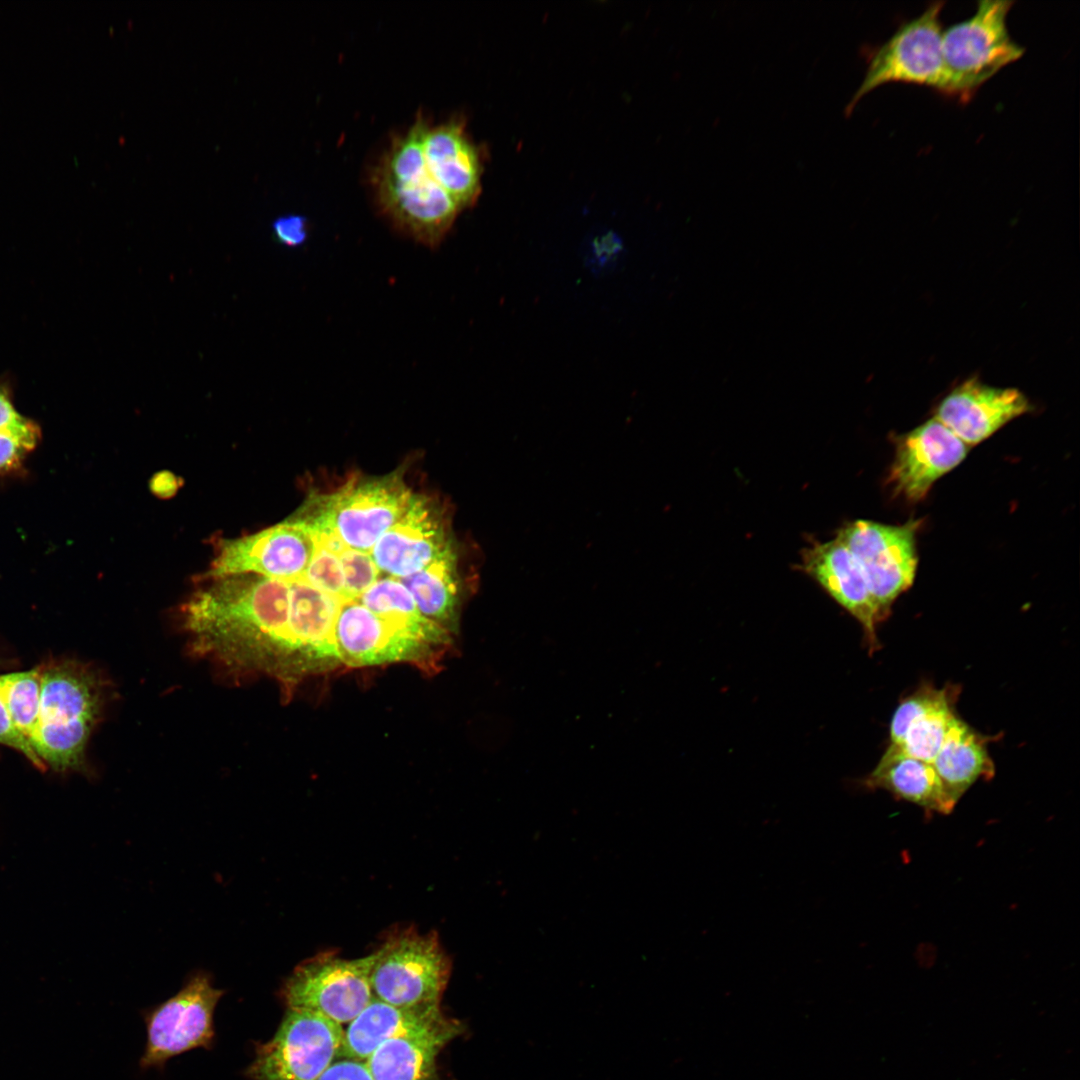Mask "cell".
Segmentation results:
<instances>
[{"instance_id":"ffe728a7","label":"cell","mask_w":1080,"mask_h":1080,"mask_svg":"<svg viewBox=\"0 0 1080 1080\" xmlns=\"http://www.w3.org/2000/svg\"><path fill=\"white\" fill-rule=\"evenodd\" d=\"M341 599L304 581L290 583V634L297 672L340 660L334 628Z\"/></svg>"},{"instance_id":"f1b7e54d","label":"cell","mask_w":1080,"mask_h":1080,"mask_svg":"<svg viewBox=\"0 0 1080 1080\" xmlns=\"http://www.w3.org/2000/svg\"><path fill=\"white\" fill-rule=\"evenodd\" d=\"M338 557L344 577L346 599L359 598L381 577L370 553L345 548Z\"/></svg>"},{"instance_id":"83f0119b","label":"cell","mask_w":1080,"mask_h":1080,"mask_svg":"<svg viewBox=\"0 0 1080 1080\" xmlns=\"http://www.w3.org/2000/svg\"><path fill=\"white\" fill-rule=\"evenodd\" d=\"M301 581L341 600L346 599L338 554L322 545L316 544L314 556Z\"/></svg>"},{"instance_id":"cb8c5ba5","label":"cell","mask_w":1080,"mask_h":1080,"mask_svg":"<svg viewBox=\"0 0 1080 1080\" xmlns=\"http://www.w3.org/2000/svg\"><path fill=\"white\" fill-rule=\"evenodd\" d=\"M357 599L383 620L433 647L448 641L447 629L421 614L413 596L397 578L380 577Z\"/></svg>"},{"instance_id":"7a4b0ae2","label":"cell","mask_w":1080,"mask_h":1080,"mask_svg":"<svg viewBox=\"0 0 1080 1080\" xmlns=\"http://www.w3.org/2000/svg\"><path fill=\"white\" fill-rule=\"evenodd\" d=\"M40 668V709L30 744L46 767L57 772L80 770L104 707V681L96 670L72 659Z\"/></svg>"},{"instance_id":"e0dca14e","label":"cell","mask_w":1080,"mask_h":1080,"mask_svg":"<svg viewBox=\"0 0 1080 1080\" xmlns=\"http://www.w3.org/2000/svg\"><path fill=\"white\" fill-rule=\"evenodd\" d=\"M421 146L426 167L462 211L471 207L480 194L481 161L470 141L463 120L453 118L431 126L426 120Z\"/></svg>"},{"instance_id":"5b68a950","label":"cell","mask_w":1080,"mask_h":1080,"mask_svg":"<svg viewBox=\"0 0 1080 1080\" xmlns=\"http://www.w3.org/2000/svg\"><path fill=\"white\" fill-rule=\"evenodd\" d=\"M373 956L370 983L375 998L399 1007L440 1004L451 961L434 931L394 930Z\"/></svg>"},{"instance_id":"9a60e30c","label":"cell","mask_w":1080,"mask_h":1080,"mask_svg":"<svg viewBox=\"0 0 1080 1080\" xmlns=\"http://www.w3.org/2000/svg\"><path fill=\"white\" fill-rule=\"evenodd\" d=\"M1032 409L1027 396L1017 388L991 386L974 376L941 399L934 418L971 447Z\"/></svg>"},{"instance_id":"d6a6232c","label":"cell","mask_w":1080,"mask_h":1080,"mask_svg":"<svg viewBox=\"0 0 1080 1080\" xmlns=\"http://www.w3.org/2000/svg\"><path fill=\"white\" fill-rule=\"evenodd\" d=\"M35 424L16 410L10 389L0 381V431L24 430Z\"/></svg>"},{"instance_id":"f546056e","label":"cell","mask_w":1080,"mask_h":1080,"mask_svg":"<svg viewBox=\"0 0 1080 1080\" xmlns=\"http://www.w3.org/2000/svg\"><path fill=\"white\" fill-rule=\"evenodd\" d=\"M0 744L11 747L23 754L37 769L46 770V765L38 757L29 740L14 724L0 692Z\"/></svg>"},{"instance_id":"30bf717a","label":"cell","mask_w":1080,"mask_h":1080,"mask_svg":"<svg viewBox=\"0 0 1080 1080\" xmlns=\"http://www.w3.org/2000/svg\"><path fill=\"white\" fill-rule=\"evenodd\" d=\"M917 527L914 521L887 525L856 520L837 534L858 562L883 620L895 599L913 584L918 562Z\"/></svg>"},{"instance_id":"9c48e42d","label":"cell","mask_w":1080,"mask_h":1080,"mask_svg":"<svg viewBox=\"0 0 1080 1080\" xmlns=\"http://www.w3.org/2000/svg\"><path fill=\"white\" fill-rule=\"evenodd\" d=\"M223 994L207 973L197 972L174 996L148 1011L140 1066L160 1068L187 1051L210 1049L215 1039L214 1012Z\"/></svg>"},{"instance_id":"52a82bcc","label":"cell","mask_w":1080,"mask_h":1080,"mask_svg":"<svg viewBox=\"0 0 1080 1080\" xmlns=\"http://www.w3.org/2000/svg\"><path fill=\"white\" fill-rule=\"evenodd\" d=\"M373 960V953L355 959L318 953L286 978L281 999L287 1009L314 1012L347 1025L374 998L370 983Z\"/></svg>"},{"instance_id":"5bb4252c","label":"cell","mask_w":1080,"mask_h":1080,"mask_svg":"<svg viewBox=\"0 0 1080 1080\" xmlns=\"http://www.w3.org/2000/svg\"><path fill=\"white\" fill-rule=\"evenodd\" d=\"M334 635L340 660L351 666L420 662L434 648L383 620L358 599L341 600Z\"/></svg>"},{"instance_id":"277c9868","label":"cell","mask_w":1080,"mask_h":1080,"mask_svg":"<svg viewBox=\"0 0 1080 1080\" xmlns=\"http://www.w3.org/2000/svg\"><path fill=\"white\" fill-rule=\"evenodd\" d=\"M1014 1L981 0L968 19L942 33V54L948 72L946 96L966 103L1005 66L1019 60L1025 48L1009 34L1007 16Z\"/></svg>"},{"instance_id":"4dcf8cb0","label":"cell","mask_w":1080,"mask_h":1080,"mask_svg":"<svg viewBox=\"0 0 1080 1080\" xmlns=\"http://www.w3.org/2000/svg\"><path fill=\"white\" fill-rule=\"evenodd\" d=\"M272 229L276 240L287 247H298L308 237V223L301 215L280 216L273 222Z\"/></svg>"},{"instance_id":"4316f807","label":"cell","mask_w":1080,"mask_h":1080,"mask_svg":"<svg viewBox=\"0 0 1080 1080\" xmlns=\"http://www.w3.org/2000/svg\"><path fill=\"white\" fill-rule=\"evenodd\" d=\"M40 438L41 430L37 423L24 430L0 431V476L23 474L25 460Z\"/></svg>"},{"instance_id":"603a6c76","label":"cell","mask_w":1080,"mask_h":1080,"mask_svg":"<svg viewBox=\"0 0 1080 1080\" xmlns=\"http://www.w3.org/2000/svg\"><path fill=\"white\" fill-rule=\"evenodd\" d=\"M933 766L956 801L980 778L991 779L995 768L985 738L957 716L952 721Z\"/></svg>"},{"instance_id":"484cf974","label":"cell","mask_w":1080,"mask_h":1080,"mask_svg":"<svg viewBox=\"0 0 1080 1080\" xmlns=\"http://www.w3.org/2000/svg\"><path fill=\"white\" fill-rule=\"evenodd\" d=\"M0 692L14 724L30 742L40 709V666L0 675Z\"/></svg>"},{"instance_id":"44dd1931","label":"cell","mask_w":1080,"mask_h":1080,"mask_svg":"<svg viewBox=\"0 0 1080 1080\" xmlns=\"http://www.w3.org/2000/svg\"><path fill=\"white\" fill-rule=\"evenodd\" d=\"M862 785L869 790H886L897 799L944 815L950 814L958 802L948 792L932 763L909 756L893 744L887 747Z\"/></svg>"},{"instance_id":"ba28073f","label":"cell","mask_w":1080,"mask_h":1080,"mask_svg":"<svg viewBox=\"0 0 1080 1080\" xmlns=\"http://www.w3.org/2000/svg\"><path fill=\"white\" fill-rule=\"evenodd\" d=\"M344 1027L314 1012L287 1009L276 1033L255 1045L250 1080H316L341 1056Z\"/></svg>"},{"instance_id":"2e32d148","label":"cell","mask_w":1080,"mask_h":1080,"mask_svg":"<svg viewBox=\"0 0 1080 1080\" xmlns=\"http://www.w3.org/2000/svg\"><path fill=\"white\" fill-rule=\"evenodd\" d=\"M801 568L860 622L871 652L878 649L876 625L883 619L849 548L837 537L813 544L803 551Z\"/></svg>"},{"instance_id":"3957f363","label":"cell","mask_w":1080,"mask_h":1080,"mask_svg":"<svg viewBox=\"0 0 1080 1080\" xmlns=\"http://www.w3.org/2000/svg\"><path fill=\"white\" fill-rule=\"evenodd\" d=\"M413 495L399 472L359 478L333 493L311 495L291 518L315 536H335L347 548L370 553L404 514Z\"/></svg>"},{"instance_id":"7402d4cb","label":"cell","mask_w":1080,"mask_h":1080,"mask_svg":"<svg viewBox=\"0 0 1080 1080\" xmlns=\"http://www.w3.org/2000/svg\"><path fill=\"white\" fill-rule=\"evenodd\" d=\"M440 1004L399 1007L373 998L346 1025L340 1057L365 1061L383 1042L444 1019Z\"/></svg>"},{"instance_id":"d4e9b609","label":"cell","mask_w":1080,"mask_h":1080,"mask_svg":"<svg viewBox=\"0 0 1080 1080\" xmlns=\"http://www.w3.org/2000/svg\"><path fill=\"white\" fill-rule=\"evenodd\" d=\"M399 580L409 590L424 617L443 627L454 619L459 578L453 547L422 570Z\"/></svg>"},{"instance_id":"8992f818","label":"cell","mask_w":1080,"mask_h":1080,"mask_svg":"<svg viewBox=\"0 0 1080 1080\" xmlns=\"http://www.w3.org/2000/svg\"><path fill=\"white\" fill-rule=\"evenodd\" d=\"M945 3H931L920 15L902 23L871 55L866 75L846 112L868 92L887 83L926 86L947 95L949 78L942 54L940 15Z\"/></svg>"},{"instance_id":"4fadbf2b","label":"cell","mask_w":1080,"mask_h":1080,"mask_svg":"<svg viewBox=\"0 0 1080 1080\" xmlns=\"http://www.w3.org/2000/svg\"><path fill=\"white\" fill-rule=\"evenodd\" d=\"M969 449L934 417L899 436L888 478L894 493L911 502L922 500L940 477L965 459Z\"/></svg>"},{"instance_id":"d6986e66","label":"cell","mask_w":1080,"mask_h":1080,"mask_svg":"<svg viewBox=\"0 0 1080 1080\" xmlns=\"http://www.w3.org/2000/svg\"><path fill=\"white\" fill-rule=\"evenodd\" d=\"M463 1031L460 1021L445 1017L383 1042L364 1062L373 1080H434L438 1054Z\"/></svg>"},{"instance_id":"6da1fadb","label":"cell","mask_w":1080,"mask_h":1080,"mask_svg":"<svg viewBox=\"0 0 1080 1080\" xmlns=\"http://www.w3.org/2000/svg\"><path fill=\"white\" fill-rule=\"evenodd\" d=\"M426 119L418 114L394 135L371 173L377 205L387 219L416 242L437 248L460 209L429 173L421 146Z\"/></svg>"},{"instance_id":"8fae6325","label":"cell","mask_w":1080,"mask_h":1080,"mask_svg":"<svg viewBox=\"0 0 1080 1080\" xmlns=\"http://www.w3.org/2000/svg\"><path fill=\"white\" fill-rule=\"evenodd\" d=\"M315 550L313 532L290 517L254 534L222 539L204 578L252 573L289 583L301 581Z\"/></svg>"},{"instance_id":"1f68e13d","label":"cell","mask_w":1080,"mask_h":1080,"mask_svg":"<svg viewBox=\"0 0 1080 1080\" xmlns=\"http://www.w3.org/2000/svg\"><path fill=\"white\" fill-rule=\"evenodd\" d=\"M316 1080H373L364 1061L339 1057Z\"/></svg>"},{"instance_id":"ac0fdd59","label":"cell","mask_w":1080,"mask_h":1080,"mask_svg":"<svg viewBox=\"0 0 1080 1080\" xmlns=\"http://www.w3.org/2000/svg\"><path fill=\"white\" fill-rule=\"evenodd\" d=\"M955 688L924 686L896 708L890 724V744L919 760L933 763L956 717Z\"/></svg>"},{"instance_id":"7c38bea8","label":"cell","mask_w":1080,"mask_h":1080,"mask_svg":"<svg viewBox=\"0 0 1080 1080\" xmlns=\"http://www.w3.org/2000/svg\"><path fill=\"white\" fill-rule=\"evenodd\" d=\"M452 547L440 504L414 494L404 514L377 541L370 555L381 574L401 579L422 570Z\"/></svg>"}]
</instances>
